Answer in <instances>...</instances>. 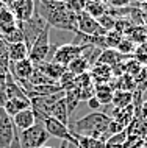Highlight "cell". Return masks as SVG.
<instances>
[{"mask_svg":"<svg viewBox=\"0 0 147 148\" xmlns=\"http://www.w3.org/2000/svg\"><path fill=\"white\" fill-rule=\"evenodd\" d=\"M85 11L91 16V17L99 19V17H102L103 14H106V11H108V5H105L102 0H86Z\"/></svg>","mask_w":147,"mask_h":148,"instance_id":"ffe728a7","label":"cell"},{"mask_svg":"<svg viewBox=\"0 0 147 148\" xmlns=\"http://www.w3.org/2000/svg\"><path fill=\"white\" fill-rule=\"evenodd\" d=\"M130 33H132V36H130V39L135 42V44H144L147 42V28L146 27H136V28H132L130 30Z\"/></svg>","mask_w":147,"mask_h":148,"instance_id":"83f0119b","label":"cell"},{"mask_svg":"<svg viewBox=\"0 0 147 148\" xmlns=\"http://www.w3.org/2000/svg\"><path fill=\"white\" fill-rule=\"evenodd\" d=\"M125 142H127V130L122 131V133L110 136L105 140V147L106 148H125Z\"/></svg>","mask_w":147,"mask_h":148,"instance_id":"cb8c5ba5","label":"cell"},{"mask_svg":"<svg viewBox=\"0 0 147 148\" xmlns=\"http://www.w3.org/2000/svg\"><path fill=\"white\" fill-rule=\"evenodd\" d=\"M132 6H136L138 10H139V13L142 14V17L147 21V0H142V2H139L138 5H132Z\"/></svg>","mask_w":147,"mask_h":148,"instance_id":"f546056e","label":"cell"},{"mask_svg":"<svg viewBox=\"0 0 147 148\" xmlns=\"http://www.w3.org/2000/svg\"><path fill=\"white\" fill-rule=\"evenodd\" d=\"M64 6L67 8L69 11L78 14L81 11H85V6H86V0H64Z\"/></svg>","mask_w":147,"mask_h":148,"instance_id":"f1b7e54d","label":"cell"},{"mask_svg":"<svg viewBox=\"0 0 147 148\" xmlns=\"http://www.w3.org/2000/svg\"><path fill=\"white\" fill-rule=\"evenodd\" d=\"M141 115H142V119H147V101L142 105V111H141Z\"/></svg>","mask_w":147,"mask_h":148,"instance_id":"836d02e7","label":"cell"},{"mask_svg":"<svg viewBox=\"0 0 147 148\" xmlns=\"http://www.w3.org/2000/svg\"><path fill=\"white\" fill-rule=\"evenodd\" d=\"M13 123H14V128L19 131V133L31 128L35 123H36V117H35L33 109L28 108V109H23L19 114H16L13 117Z\"/></svg>","mask_w":147,"mask_h":148,"instance_id":"7c38bea8","label":"cell"},{"mask_svg":"<svg viewBox=\"0 0 147 148\" xmlns=\"http://www.w3.org/2000/svg\"><path fill=\"white\" fill-rule=\"evenodd\" d=\"M17 25H19V28H21L22 34H23V42H25L27 47L30 49L31 44L35 42V39L44 31V28L49 23L35 11V16L31 19H28V21H25V22H19Z\"/></svg>","mask_w":147,"mask_h":148,"instance_id":"52a82bcc","label":"cell"},{"mask_svg":"<svg viewBox=\"0 0 147 148\" xmlns=\"http://www.w3.org/2000/svg\"><path fill=\"white\" fill-rule=\"evenodd\" d=\"M5 101H6L5 92H3V90H0V109H2V108H3V105H5Z\"/></svg>","mask_w":147,"mask_h":148,"instance_id":"d6a6232c","label":"cell"},{"mask_svg":"<svg viewBox=\"0 0 147 148\" xmlns=\"http://www.w3.org/2000/svg\"><path fill=\"white\" fill-rule=\"evenodd\" d=\"M33 69H35V64L28 58L22 59V61H17V62H10V73L14 78L16 83L28 79L30 75L33 73Z\"/></svg>","mask_w":147,"mask_h":148,"instance_id":"8fae6325","label":"cell"},{"mask_svg":"<svg viewBox=\"0 0 147 148\" xmlns=\"http://www.w3.org/2000/svg\"><path fill=\"white\" fill-rule=\"evenodd\" d=\"M114 89L111 84H94V97L99 100L102 106H108L113 101Z\"/></svg>","mask_w":147,"mask_h":148,"instance_id":"ac0fdd59","label":"cell"},{"mask_svg":"<svg viewBox=\"0 0 147 148\" xmlns=\"http://www.w3.org/2000/svg\"><path fill=\"white\" fill-rule=\"evenodd\" d=\"M35 11L41 16L50 27L64 31H78L77 16L69 11L63 2L55 0H35Z\"/></svg>","mask_w":147,"mask_h":148,"instance_id":"6da1fadb","label":"cell"},{"mask_svg":"<svg viewBox=\"0 0 147 148\" xmlns=\"http://www.w3.org/2000/svg\"><path fill=\"white\" fill-rule=\"evenodd\" d=\"M77 22H78V31L88 36H105L108 31H105L100 27V23L97 22V19L91 17L86 11H81L77 16Z\"/></svg>","mask_w":147,"mask_h":148,"instance_id":"9c48e42d","label":"cell"},{"mask_svg":"<svg viewBox=\"0 0 147 148\" xmlns=\"http://www.w3.org/2000/svg\"><path fill=\"white\" fill-rule=\"evenodd\" d=\"M89 69H91V64H89L88 59L83 56V55H81V56H78V58H75L74 61L69 62V66H67V70H69L70 73H74L75 77L89 72Z\"/></svg>","mask_w":147,"mask_h":148,"instance_id":"7402d4cb","label":"cell"},{"mask_svg":"<svg viewBox=\"0 0 147 148\" xmlns=\"http://www.w3.org/2000/svg\"><path fill=\"white\" fill-rule=\"evenodd\" d=\"M135 94L133 92H127V90H114L113 94V101L111 105H114V108H127L130 105H133Z\"/></svg>","mask_w":147,"mask_h":148,"instance_id":"44dd1931","label":"cell"},{"mask_svg":"<svg viewBox=\"0 0 147 148\" xmlns=\"http://www.w3.org/2000/svg\"><path fill=\"white\" fill-rule=\"evenodd\" d=\"M59 148H80L78 142H67V140H61V147Z\"/></svg>","mask_w":147,"mask_h":148,"instance_id":"1f68e13d","label":"cell"},{"mask_svg":"<svg viewBox=\"0 0 147 148\" xmlns=\"http://www.w3.org/2000/svg\"><path fill=\"white\" fill-rule=\"evenodd\" d=\"M0 148H22L19 131L14 128L13 119L3 109H0Z\"/></svg>","mask_w":147,"mask_h":148,"instance_id":"5b68a950","label":"cell"},{"mask_svg":"<svg viewBox=\"0 0 147 148\" xmlns=\"http://www.w3.org/2000/svg\"><path fill=\"white\" fill-rule=\"evenodd\" d=\"M110 122H111V117L108 114L94 111V112L78 119L72 125H69V130L72 134L86 136V137L99 139V140L105 142L110 137V134H108Z\"/></svg>","mask_w":147,"mask_h":148,"instance_id":"7a4b0ae2","label":"cell"},{"mask_svg":"<svg viewBox=\"0 0 147 148\" xmlns=\"http://www.w3.org/2000/svg\"><path fill=\"white\" fill-rule=\"evenodd\" d=\"M74 137L77 139L80 148H106L105 147V142L99 140V139L86 137V136H78V134H74Z\"/></svg>","mask_w":147,"mask_h":148,"instance_id":"603a6c76","label":"cell"},{"mask_svg":"<svg viewBox=\"0 0 147 148\" xmlns=\"http://www.w3.org/2000/svg\"><path fill=\"white\" fill-rule=\"evenodd\" d=\"M50 25H47L44 31L35 39V42L31 44V47L28 49V59L33 64H39L49 61V55L53 56L57 47L50 44Z\"/></svg>","mask_w":147,"mask_h":148,"instance_id":"3957f363","label":"cell"},{"mask_svg":"<svg viewBox=\"0 0 147 148\" xmlns=\"http://www.w3.org/2000/svg\"><path fill=\"white\" fill-rule=\"evenodd\" d=\"M3 8H6V6H5V5H3V3H2V2H0V10H3Z\"/></svg>","mask_w":147,"mask_h":148,"instance_id":"d590c367","label":"cell"},{"mask_svg":"<svg viewBox=\"0 0 147 148\" xmlns=\"http://www.w3.org/2000/svg\"><path fill=\"white\" fill-rule=\"evenodd\" d=\"M35 66H36L44 75H47V77L52 78V79H55V81H58V79L61 78V75L64 73V72H67L66 66H61V64L53 62V61H44V62L35 64Z\"/></svg>","mask_w":147,"mask_h":148,"instance_id":"9a60e30c","label":"cell"},{"mask_svg":"<svg viewBox=\"0 0 147 148\" xmlns=\"http://www.w3.org/2000/svg\"><path fill=\"white\" fill-rule=\"evenodd\" d=\"M28 108H31L30 98L28 97H22V98H10V100H6L2 109L13 119L16 114H19L23 109H28Z\"/></svg>","mask_w":147,"mask_h":148,"instance_id":"5bb4252c","label":"cell"},{"mask_svg":"<svg viewBox=\"0 0 147 148\" xmlns=\"http://www.w3.org/2000/svg\"><path fill=\"white\" fill-rule=\"evenodd\" d=\"M89 75L94 84H108L110 79L113 78L111 67L105 66V64H94L89 70Z\"/></svg>","mask_w":147,"mask_h":148,"instance_id":"4fadbf2b","label":"cell"},{"mask_svg":"<svg viewBox=\"0 0 147 148\" xmlns=\"http://www.w3.org/2000/svg\"><path fill=\"white\" fill-rule=\"evenodd\" d=\"M127 58L128 56L121 55L116 49H105V50L100 51V56H99L96 64H105V66H108V67H114L116 64L124 62Z\"/></svg>","mask_w":147,"mask_h":148,"instance_id":"2e32d148","label":"cell"},{"mask_svg":"<svg viewBox=\"0 0 147 148\" xmlns=\"http://www.w3.org/2000/svg\"><path fill=\"white\" fill-rule=\"evenodd\" d=\"M86 103H88V106H89V108H91V109H92V111H97L99 108L102 106L100 103H99V100H97L96 97H91V98H89V100H88V101H86Z\"/></svg>","mask_w":147,"mask_h":148,"instance_id":"4dcf8cb0","label":"cell"},{"mask_svg":"<svg viewBox=\"0 0 147 148\" xmlns=\"http://www.w3.org/2000/svg\"><path fill=\"white\" fill-rule=\"evenodd\" d=\"M0 2H2V3H3V5H5L6 8H10V6H11V5H13V3L16 2V0H0Z\"/></svg>","mask_w":147,"mask_h":148,"instance_id":"e575fe53","label":"cell"},{"mask_svg":"<svg viewBox=\"0 0 147 148\" xmlns=\"http://www.w3.org/2000/svg\"><path fill=\"white\" fill-rule=\"evenodd\" d=\"M55 2H64V0H55Z\"/></svg>","mask_w":147,"mask_h":148,"instance_id":"74e56055","label":"cell"},{"mask_svg":"<svg viewBox=\"0 0 147 148\" xmlns=\"http://www.w3.org/2000/svg\"><path fill=\"white\" fill-rule=\"evenodd\" d=\"M47 140H49V134L39 120H36V123L31 128L19 133V142L22 148H41L46 147Z\"/></svg>","mask_w":147,"mask_h":148,"instance_id":"277c9868","label":"cell"},{"mask_svg":"<svg viewBox=\"0 0 147 148\" xmlns=\"http://www.w3.org/2000/svg\"><path fill=\"white\" fill-rule=\"evenodd\" d=\"M88 47H81V45H75V44L69 42V44H63V45L57 47L53 56H52L50 61L58 62L61 66H69V62H72L75 58L81 56L83 51H85Z\"/></svg>","mask_w":147,"mask_h":148,"instance_id":"ba28073f","label":"cell"},{"mask_svg":"<svg viewBox=\"0 0 147 148\" xmlns=\"http://www.w3.org/2000/svg\"><path fill=\"white\" fill-rule=\"evenodd\" d=\"M2 39L5 41L6 44H16V42H23V34H22V31L21 28H19V25H16L13 30L10 31V33H6V34H3L2 36Z\"/></svg>","mask_w":147,"mask_h":148,"instance_id":"4316f807","label":"cell"},{"mask_svg":"<svg viewBox=\"0 0 147 148\" xmlns=\"http://www.w3.org/2000/svg\"><path fill=\"white\" fill-rule=\"evenodd\" d=\"M41 148H55V147H47V145H46V147H41Z\"/></svg>","mask_w":147,"mask_h":148,"instance_id":"8d00e7d4","label":"cell"},{"mask_svg":"<svg viewBox=\"0 0 147 148\" xmlns=\"http://www.w3.org/2000/svg\"><path fill=\"white\" fill-rule=\"evenodd\" d=\"M8 58L10 62H17L28 58V47L25 42H16L8 44Z\"/></svg>","mask_w":147,"mask_h":148,"instance_id":"e0dca14e","label":"cell"},{"mask_svg":"<svg viewBox=\"0 0 147 148\" xmlns=\"http://www.w3.org/2000/svg\"><path fill=\"white\" fill-rule=\"evenodd\" d=\"M116 50H117L121 55H124V56L133 58V53L136 51V44H135L132 39L124 38L121 42H119V45L116 47Z\"/></svg>","mask_w":147,"mask_h":148,"instance_id":"d4e9b609","label":"cell"},{"mask_svg":"<svg viewBox=\"0 0 147 148\" xmlns=\"http://www.w3.org/2000/svg\"><path fill=\"white\" fill-rule=\"evenodd\" d=\"M124 39V33H121L119 30H111L105 34V44L106 49H116L119 42Z\"/></svg>","mask_w":147,"mask_h":148,"instance_id":"484cf974","label":"cell"},{"mask_svg":"<svg viewBox=\"0 0 147 148\" xmlns=\"http://www.w3.org/2000/svg\"><path fill=\"white\" fill-rule=\"evenodd\" d=\"M36 120L44 125L47 134L52 137H57L59 140H67V142H77V139L74 137V134L70 133L69 126L63 125L61 122H58L57 119L50 117V115H42V114H35Z\"/></svg>","mask_w":147,"mask_h":148,"instance_id":"8992f818","label":"cell"},{"mask_svg":"<svg viewBox=\"0 0 147 148\" xmlns=\"http://www.w3.org/2000/svg\"><path fill=\"white\" fill-rule=\"evenodd\" d=\"M50 117L57 119L58 122H61L63 125L69 126V112H67V105H66V98L63 97L61 100H58L53 105V108L50 109Z\"/></svg>","mask_w":147,"mask_h":148,"instance_id":"d6986e66","label":"cell"},{"mask_svg":"<svg viewBox=\"0 0 147 148\" xmlns=\"http://www.w3.org/2000/svg\"><path fill=\"white\" fill-rule=\"evenodd\" d=\"M10 10L14 14L17 23L25 22L35 16V0H16L10 6Z\"/></svg>","mask_w":147,"mask_h":148,"instance_id":"30bf717a","label":"cell"}]
</instances>
